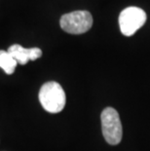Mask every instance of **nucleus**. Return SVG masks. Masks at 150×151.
<instances>
[{
    "label": "nucleus",
    "mask_w": 150,
    "mask_h": 151,
    "mask_svg": "<svg viewBox=\"0 0 150 151\" xmlns=\"http://www.w3.org/2000/svg\"><path fill=\"white\" fill-rule=\"evenodd\" d=\"M39 101L49 113H59L65 106V93L58 82L45 83L39 91Z\"/></svg>",
    "instance_id": "1"
},
{
    "label": "nucleus",
    "mask_w": 150,
    "mask_h": 151,
    "mask_svg": "<svg viewBox=\"0 0 150 151\" xmlns=\"http://www.w3.org/2000/svg\"><path fill=\"white\" fill-rule=\"evenodd\" d=\"M101 131L107 143L116 145L122 139V124L118 112L112 107H106L101 112Z\"/></svg>",
    "instance_id": "2"
},
{
    "label": "nucleus",
    "mask_w": 150,
    "mask_h": 151,
    "mask_svg": "<svg viewBox=\"0 0 150 151\" xmlns=\"http://www.w3.org/2000/svg\"><path fill=\"white\" fill-rule=\"evenodd\" d=\"M60 27L70 34H83L91 29L92 14L88 11H74L63 15L60 21Z\"/></svg>",
    "instance_id": "3"
},
{
    "label": "nucleus",
    "mask_w": 150,
    "mask_h": 151,
    "mask_svg": "<svg viewBox=\"0 0 150 151\" xmlns=\"http://www.w3.org/2000/svg\"><path fill=\"white\" fill-rule=\"evenodd\" d=\"M146 13L139 7H128L120 13L119 27L125 36H132L146 22Z\"/></svg>",
    "instance_id": "4"
},
{
    "label": "nucleus",
    "mask_w": 150,
    "mask_h": 151,
    "mask_svg": "<svg viewBox=\"0 0 150 151\" xmlns=\"http://www.w3.org/2000/svg\"><path fill=\"white\" fill-rule=\"evenodd\" d=\"M8 52L20 65H27L29 60H35L42 56V51L39 48H24L19 44H14L8 48Z\"/></svg>",
    "instance_id": "5"
},
{
    "label": "nucleus",
    "mask_w": 150,
    "mask_h": 151,
    "mask_svg": "<svg viewBox=\"0 0 150 151\" xmlns=\"http://www.w3.org/2000/svg\"><path fill=\"white\" fill-rule=\"evenodd\" d=\"M18 63L8 51L0 50V68L5 71L6 74H13Z\"/></svg>",
    "instance_id": "6"
}]
</instances>
